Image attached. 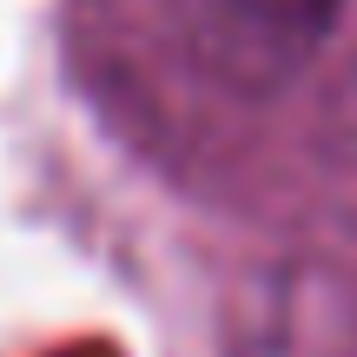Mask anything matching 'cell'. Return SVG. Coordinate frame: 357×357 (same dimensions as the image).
I'll return each instance as SVG.
<instances>
[{"label":"cell","mask_w":357,"mask_h":357,"mask_svg":"<svg viewBox=\"0 0 357 357\" xmlns=\"http://www.w3.org/2000/svg\"><path fill=\"white\" fill-rule=\"evenodd\" d=\"M337 0H185L192 53L231 86H278L318 53Z\"/></svg>","instance_id":"1"}]
</instances>
